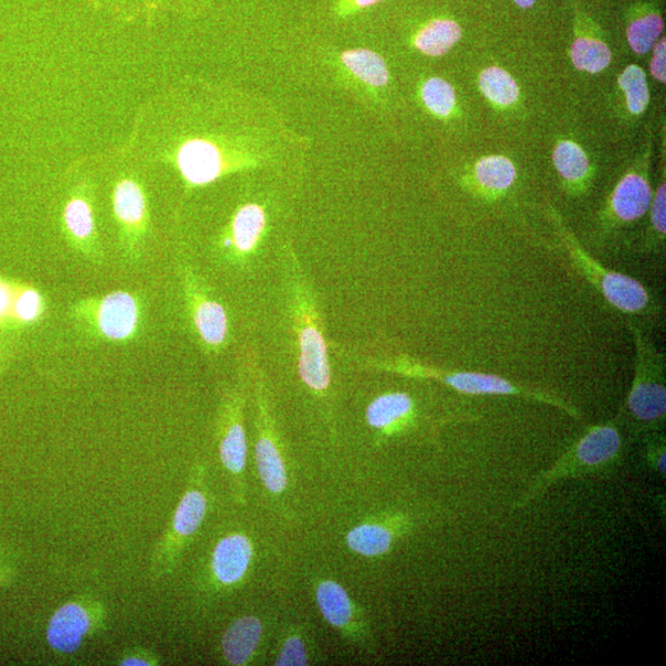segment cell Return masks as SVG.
Returning a JSON list of instances; mask_svg holds the SVG:
<instances>
[{
	"instance_id": "cell-25",
	"label": "cell",
	"mask_w": 666,
	"mask_h": 666,
	"mask_svg": "<svg viewBox=\"0 0 666 666\" xmlns=\"http://www.w3.org/2000/svg\"><path fill=\"white\" fill-rule=\"evenodd\" d=\"M553 163L558 174L572 185L583 183L589 175L587 156L584 149L573 142H563L555 147Z\"/></svg>"
},
{
	"instance_id": "cell-33",
	"label": "cell",
	"mask_w": 666,
	"mask_h": 666,
	"mask_svg": "<svg viewBox=\"0 0 666 666\" xmlns=\"http://www.w3.org/2000/svg\"><path fill=\"white\" fill-rule=\"evenodd\" d=\"M652 235L654 244H663L666 232V186L665 181L658 187L651 202Z\"/></svg>"
},
{
	"instance_id": "cell-20",
	"label": "cell",
	"mask_w": 666,
	"mask_h": 666,
	"mask_svg": "<svg viewBox=\"0 0 666 666\" xmlns=\"http://www.w3.org/2000/svg\"><path fill=\"white\" fill-rule=\"evenodd\" d=\"M63 225L69 239L84 254L96 253V230L91 201L84 196L72 197L63 210Z\"/></svg>"
},
{
	"instance_id": "cell-36",
	"label": "cell",
	"mask_w": 666,
	"mask_h": 666,
	"mask_svg": "<svg viewBox=\"0 0 666 666\" xmlns=\"http://www.w3.org/2000/svg\"><path fill=\"white\" fill-rule=\"evenodd\" d=\"M20 290L15 292L12 285L0 281V321L7 318L15 319V304Z\"/></svg>"
},
{
	"instance_id": "cell-5",
	"label": "cell",
	"mask_w": 666,
	"mask_h": 666,
	"mask_svg": "<svg viewBox=\"0 0 666 666\" xmlns=\"http://www.w3.org/2000/svg\"><path fill=\"white\" fill-rule=\"evenodd\" d=\"M622 447L620 429L614 422L590 427L554 466L533 481L519 507H525L542 496L556 481L596 475L612 468L621 458Z\"/></svg>"
},
{
	"instance_id": "cell-24",
	"label": "cell",
	"mask_w": 666,
	"mask_h": 666,
	"mask_svg": "<svg viewBox=\"0 0 666 666\" xmlns=\"http://www.w3.org/2000/svg\"><path fill=\"white\" fill-rule=\"evenodd\" d=\"M516 168L511 160L503 156L481 158L476 166L479 185L491 191H504L513 186Z\"/></svg>"
},
{
	"instance_id": "cell-8",
	"label": "cell",
	"mask_w": 666,
	"mask_h": 666,
	"mask_svg": "<svg viewBox=\"0 0 666 666\" xmlns=\"http://www.w3.org/2000/svg\"><path fill=\"white\" fill-rule=\"evenodd\" d=\"M72 318L91 336L112 343L134 340L144 320L139 299L125 290L103 296L80 300L72 308Z\"/></svg>"
},
{
	"instance_id": "cell-19",
	"label": "cell",
	"mask_w": 666,
	"mask_h": 666,
	"mask_svg": "<svg viewBox=\"0 0 666 666\" xmlns=\"http://www.w3.org/2000/svg\"><path fill=\"white\" fill-rule=\"evenodd\" d=\"M316 604L322 617L339 631H351L357 621V607L347 590L335 580H321L316 586Z\"/></svg>"
},
{
	"instance_id": "cell-34",
	"label": "cell",
	"mask_w": 666,
	"mask_h": 666,
	"mask_svg": "<svg viewBox=\"0 0 666 666\" xmlns=\"http://www.w3.org/2000/svg\"><path fill=\"white\" fill-rule=\"evenodd\" d=\"M121 666H157L160 664L158 655L143 647L125 649L115 660Z\"/></svg>"
},
{
	"instance_id": "cell-32",
	"label": "cell",
	"mask_w": 666,
	"mask_h": 666,
	"mask_svg": "<svg viewBox=\"0 0 666 666\" xmlns=\"http://www.w3.org/2000/svg\"><path fill=\"white\" fill-rule=\"evenodd\" d=\"M310 662V652L303 633L290 632L284 637L274 659L277 666H304Z\"/></svg>"
},
{
	"instance_id": "cell-17",
	"label": "cell",
	"mask_w": 666,
	"mask_h": 666,
	"mask_svg": "<svg viewBox=\"0 0 666 666\" xmlns=\"http://www.w3.org/2000/svg\"><path fill=\"white\" fill-rule=\"evenodd\" d=\"M264 635L263 622L256 616H241L225 629L220 649L225 663L244 666L254 660Z\"/></svg>"
},
{
	"instance_id": "cell-7",
	"label": "cell",
	"mask_w": 666,
	"mask_h": 666,
	"mask_svg": "<svg viewBox=\"0 0 666 666\" xmlns=\"http://www.w3.org/2000/svg\"><path fill=\"white\" fill-rule=\"evenodd\" d=\"M243 365L256 397L254 458L258 476L268 492L281 497L288 488V469L281 437L271 412L266 374L253 351L246 353Z\"/></svg>"
},
{
	"instance_id": "cell-9",
	"label": "cell",
	"mask_w": 666,
	"mask_h": 666,
	"mask_svg": "<svg viewBox=\"0 0 666 666\" xmlns=\"http://www.w3.org/2000/svg\"><path fill=\"white\" fill-rule=\"evenodd\" d=\"M180 282L187 315L196 336L209 353H221L230 341L227 309L212 294V288L191 266H180Z\"/></svg>"
},
{
	"instance_id": "cell-27",
	"label": "cell",
	"mask_w": 666,
	"mask_h": 666,
	"mask_svg": "<svg viewBox=\"0 0 666 666\" xmlns=\"http://www.w3.org/2000/svg\"><path fill=\"white\" fill-rule=\"evenodd\" d=\"M571 58L579 71L596 74L610 66L612 53L603 41L579 38L572 46Z\"/></svg>"
},
{
	"instance_id": "cell-21",
	"label": "cell",
	"mask_w": 666,
	"mask_h": 666,
	"mask_svg": "<svg viewBox=\"0 0 666 666\" xmlns=\"http://www.w3.org/2000/svg\"><path fill=\"white\" fill-rule=\"evenodd\" d=\"M399 529L383 522L362 523L347 534L350 550L358 555L375 558L389 553Z\"/></svg>"
},
{
	"instance_id": "cell-6",
	"label": "cell",
	"mask_w": 666,
	"mask_h": 666,
	"mask_svg": "<svg viewBox=\"0 0 666 666\" xmlns=\"http://www.w3.org/2000/svg\"><path fill=\"white\" fill-rule=\"evenodd\" d=\"M558 229L576 272L596 289L611 308L629 316L652 313L654 300L646 285L636 278L608 270L579 243L561 220L558 221Z\"/></svg>"
},
{
	"instance_id": "cell-11",
	"label": "cell",
	"mask_w": 666,
	"mask_h": 666,
	"mask_svg": "<svg viewBox=\"0 0 666 666\" xmlns=\"http://www.w3.org/2000/svg\"><path fill=\"white\" fill-rule=\"evenodd\" d=\"M244 394L239 388L223 392L218 417V444L221 465L231 482L232 497L243 502L249 440L244 425Z\"/></svg>"
},
{
	"instance_id": "cell-13",
	"label": "cell",
	"mask_w": 666,
	"mask_h": 666,
	"mask_svg": "<svg viewBox=\"0 0 666 666\" xmlns=\"http://www.w3.org/2000/svg\"><path fill=\"white\" fill-rule=\"evenodd\" d=\"M417 406L406 392H388L374 397L365 410V422L382 439L404 433L414 423Z\"/></svg>"
},
{
	"instance_id": "cell-38",
	"label": "cell",
	"mask_w": 666,
	"mask_h": 666,
	"mask_svg": "<svg viewBox=\"0 0 666 666\" xmlns=\"http://www.w3.org/2000/svg\"><path fill=\"white\" fill-rule=\"evenodd\" d=\"M382 2V0H351L353 9L368 8Z\"/></svg>"
},
{
	"instance_id": "cell-3",
	"label": "cell",
	"mask_w": 666,
	"mask_h": 666,
	"mask_svg": "<svg viewBox=\"0 0 666 666\" xmlns=\"http://www.w3.org/2000/svg\"><path fill=\"white\" fill-rule=\"evenodd\" d=\"M635 345V377L623 414L638 431L659 433L666 416L665 354L636 321L627 320Z\"/></svg>"
},
{
	"instance_id": "cell-37",
	"label": "cell",
	"mask_w": 666,
	"mask_h": 666,
	"mask_svg": "<svg viewBox=\"0 0 666 666\" xmlns=\"http://www.w3.org/2000/svg\"><path fill=\"white\" fill-rule=\"evenodd\" d=\"M666 46L663 38L657 45H654L653 59L651 61V73L653 77L662 83H665L666 74Z\"/></svg>"
},
{
	"instance_id": "cell-4",
	"label": "cell",
	"mask_w": 666,
	"mask_h": 666,
	"mask_svg": "<svg viewBox=\"0 0 666 666\" xmlns=\"http://www.w3.org/2000/svg\"><path fill=\"white\" fill-rule=\"evenodd\" d=\"M209 507L208 470L207 467L197 465L190 472L187 489L174 516L149 558L148 576L152 582L156 583L176 571L183 555L206 522Z\"/></svg>"
},
{
	"instance_id": "cell-35",
	"label": "cell",
	"mask_w": 666,
	"mask_h": 666,
	"mask_svg": "<svg viewBox=\"0 0 666 666\" xmlns=\"http://www.w3.org/2000/svg\"><path fill=\"white\" fill-rule=\"evenodd\" d=\"M665 439L662 436H655L648 439L647 443V459L649 466L657 471L658 475L665 477Z\"/></svg>"
},
{
	"instance_id": "cell-10",
	"label": "cell",
	"mask_w": 666,
	"mask_h": 666,
	"mask_svg": "<svg viewBox=\"0 0 666 666\" xmlns=\"http://www.w3.org/2000/svg\"><path fill=\"white\" fill-rule=\"evenodd\" d=\"M110 621V612L100 599L77 595L62 604L49 620L46 641L61 657L77 653L85 641L101 635Z\"/></svg>"
},
{
	"instance_id": "cell-31",
	"label": "cell",
	"mask_w": 666,
	"mask_h": 666,
	"mask_svg": "<svg viewBox=\"0 0 666 666\" xmlns=\"http://www.w3.org/2000/svg\"><path fill=\"white\" fill-rule=\"evenodd\" d=\"M46 310L45 298L38 289L32 287L21 288L15 304V321L19 324H35Z\"/></svg>"
},
{
	"instance_id": "cell-18",
	"label": "cell",
	"mask_w": 666,
	"mask_h": 666,
	"mask_svg": "<svg viewBox=\"0 0 666 666\" xmlns=\"http://www.w3.org/2000/svg\"><path fill=\"white\" fill-rule=\"evenodd\" d=\"M652 198L653 192L646 176L627 174L612 192L611 218L620 223L635 222L648 212Z\"/></svg>"
},
{
	"instance_id": "cell-39",
	"label": "cell",
	"mask_w": 666,
	"mask_h": 666,
	"mask_svg": "<svg viewBox=\"0 0 666 666\" xmlns=\"http://www.w3.org/2000/svg\"><path fill=\"white\" fill-rule=\"evenodd\" d=\"M514 3L525 9L531 8L535 3V0H514Z\"/></svg>"
},
{
	"instance_id": "cell-28",
	"label": "cell",
	"mask_w": 666,
	"mask_h": 666,
	"mask_svg": "<svg viewBox=\"0 0 666 666\" xmlns=\"http://www.w3.org/2000/svg\"><path fill=\"white\" fill-rule=\"evenodd\" d=\"M618 83L626 94L628 111L635 115L646 112L651 101L646 73L636 64H631L622 72Z\"/></svg>"
},
{
	"instance_id": "cell-22",
	"label": "cell",
	"mask_w": 666,
	"mask_h": 666,
	"mask_svg": "<svg viewBox=\"0 0 666 666\" xmlns=\"http://www.w3.org/2000/svg\"><path fill=\"white\" fill-rule=\"evenodd\" d=\"M461 29L454 20L437 19L427 24L415 38V46L428 56H443L457 45Z\"/></svg>"
},
{
	"instance_id": "cell-12",
	"label": "cell",
	"mask_w": 666,
	"mask_h": 666,
	"mask_svg": "<svg viewBox=\"0 0 666 666\" xmlns=\"http://www.w3.org/2000/svg\"><path fill=\"white\" fill-rule=\"evenodd\" d=\"M254 560V545L249 535L229 532L215 542L206 566L207 587L215 593H229L244 583Z\"/></svg>"
},
{
	"instance_id": "cell-23",
	"label": "cell",
	"mask_w": 666,
	"mask_h": 666,
	"mask_svg": "<svg viewBox=\"0 0 666 666\" xmlns=\"http://www.w3.org/2000/svg\"><path fill=\"white\" fill-rule=\"evenodd\" d=\"M342 61L363 82L374 85V87H383L388 84V67L377 53L364 49L352 50L343 53Z\"/></svg>"
},
{
	"instance_id": "cell-15",
	"label": "cell",
	"mask_w": 666,
	"mask_h": 666,
	"mask_svg": "<svg viewBox=\"0 0 666 666\" xmlns=\"http://www.w3.org/2000/svg\"><path fill=\"white\" fill-rule=\"evenodd\" d=\"M113 208L125 243L134 249L147 228V200L143 187L134 179L117 183L113 192Z\"/></svg>"
},
{
	"instance_id": "cell-26",
	"label": "cell",
	"mask_w": 666,
	"mask_h": 666,
	"mask_svg": "<svg viewBox=\"0 0 666 666\" xmlns=\"http://www.w3.org/2000/svg\"><path fill=\"white\" fill-rule=\"evenodd\" d=\"M479 85L482 94L493 104L509 106L518 102L520 90L510 73L499 67L481 72Z\"/></svg>"
},
{
	"instance_id": "cell-30",
	"label": "cell",
	"mask_w": 666,
	"mask_h": 666,
	"mask_svg": "<svg viewBox=\"0 0 666 666\" xmlns=\"http://www.w3.org/2000/svg\"><path fill=\"white\" fill-rule=\"evenodd\" d=\"M423 100L434 114L448 116L455 110L456 92L447 81L431 79L424 84Z\"/></svg>"
},
{
	"instance_id": "cell-1",
	"label": "cell",
	"mask_w": 666,
	"mask_h": 666,
	"mask_svg": "<svg viewBox=\"0 0 666 666\" xmlns=\"http://www.w3.org/2000/svg\"><path fill=\"white\" fill-rule=\"evenodd\" d=\"M282 257L287 314L294 335L300 379L310 392L324 397L330 393L332 371L319 299L292 247Z\"/></svg>"
},
{
	"instance_id": "cell-14",
	"label": "cell",
	"mask_w": 666,
	"mask_h": 666,
	"mask_svg": "<svg viewBox=\"0 0 666 666\" xmlns=\"http://www.w3.org/2000/svg\"><path fill=\"white\" fill-rule=\"evenodd\" d=\"M267 227V215L257 204H246L235 214L230 233L222 240L233 264H244L257 252Z\"/></svg>"
},
{
	"instance_id": "cell-2",
	"label": "cell",
	"mask_w": 666,
	"mask_h": 666,
	"mask_svg": "<svg viewBox=\"0 0 666 666\" xmlns=\"http://www.w3.org/2000/svg\"><path fill=\"white\" fill-rule=\"evenodd\" d=\"M356 363L367 370L397 374L405 378L434 381L461 394L525 397V399L558 407L568 415L579 418L573 406L555 399L551 395L521 388L496 374L443 370L418 362L405 354L393 358L361 357L356 358Z\"/></svg>"
},
{
	"instance_id": "cell-29",
	"label": "cell",
	"mask_w": 666,
	"mask_h": 666,
	"mask_svg": "<svg viewBox=\"0 0 666 666\" xmlns=\"http://www.w3.org/2000/svg\"><path fill=\"white\" fill-rule=\"evenodd\" d=\"M664 30V21L658 14H649L632 21L627 30L629 46L637 55H646L657 41Z\"/></svg>"
},
{
	"instance_id": "cell-16",
	"label": "cell",
	"mask_w": 666,
	"mask_h": 666,
	"mask_svg": "<svg viewBox=\"0 0 666 666\" xmlns=\"http://www.w3.org/2000/svg\"><path fill=\"white\" fill-rule=\"evenodd\" d=\"M177 167L190 186H207L225 171L219 148L206 139H190L179 148Z\"/></svg>"
}]
</instances>
